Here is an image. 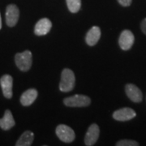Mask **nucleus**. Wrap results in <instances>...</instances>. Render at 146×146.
<instances>
[{
    "instance_id": "nucleus-15",
    "label": "nucleus",
    "mask_w": 146,
    "mask_h": 146,
    "mask_svg": "<svg viewBox=\"0 0 146 146\" xmlns=\"http://www.w3.org/2000/svg\"><path fill=\"white\" fill-rule=\"evenodd\" d=\"M34 139V134L31 131H25L19 140L16 141V146H30Z\"/></svg>"
},
{
    "instance_id": "nucleus-2",
    "label": "nucleus",
    "mask_w": 146,
    "mask_h": 146,
    "mask_svg": "<svg viewBox=\"0 0 146 146\" xmlns=\"http://www.w3.org/2000/svg\"><path fill=\"white\" fill-rule=\"evenodd\" d=\"M17 68L22 72L29 71L32 67L33 63V54L30 50H25L24 52L17 53L15 56Z\"/></svg>"
},
{
    "instance_id": "nucleus-17",
    "label": "nucleus",
    "mask_w": 146,
    "mask_h": 146,
    "mask_svg": "<svg viewBox=\"0 0 146 146\" xmlns=\"http://www.w3.org/2000/svg\"><path fill=\"white\" fill-rule=\"evenodd\" d=\"M117 146H138L139 144L132 140H122L116 143Z\"/></svg>"
},
{
    "instance_id": "nucleus-13",
    "label": "nucleus",
    "mask_w": 146,
    "mask_h": 146,
    "mask_svg": "<svg viewBox=\"0 0 146 146\" xmlns=\"http://www.w3.org/2000/svg\"><path fill=\"white\" fill-rule=\"evenodd\" d=\"M37 98V91L35 89H29L26 90L21 97V103L24 106H31Z\"/></svg>"
},
{
    "instance_id": "nucleus-8",
    "label": "nucleus",
    "mask_w": 146,
    "mask_h": 146,
    "mask_svg": "<svg viewBox=\"0 0 146 146\" xmlns=\"http://www.w3.org/2000/svg\"><path fill=\"white\" fill-rule=\"evenodd\" d=\"M0 84L3 90V94L6 98L10 99L12 98V86H13V78L10 75H3L0 78Z\"/></svg>"
},
{
    "instance_id": "nucleus-20",
    "label": "nucleus",
    "mask_w": 146,
    "mask_h": 146,
    "mask_svg": "<svg viewBox=\"0 0 146 146\" xmlns=\"http://www.w3.org/2000/svg\"><path fill=\"white\" fill-rule=\"evenodd\" d=\"M2 29V19H1V15H0V29Z\"/></svg>"
},
{
    "instance_id": "nucleus-6",
    "label": "nucleus",
    "mask_w": 146,
    "mask_h": 146,
    "mask_svg": "<svg viewBox=\"0 0 146 146\" xmlns=\"http://www.w3.org/2000/svg\"><path fill=\"white\" fill-rule=\"evenodd\" d=\"M135 42V37L133 33L130 30H123L121 33L119 39V44L120 48L123 50H130Z\"/></svg>"
},
{
    "instance_id": "nucleus-7",
    "label": "nucleus",
    "mask_w": 146,
    "mask_h": 146,
    "mask_svg": "<svg viewBox=\"0 0 146 146\" xmlns=\"http://www.w3.org/2000/svg\"><path fill=\"white\" fill-rule=\"evenodd\" d=\"M100 134V129L98 125L96 123L91 124L89 129L87 131L85 137H84V143L87 146H92L95 145L97 142Z\"/></svg>"
},
{
    "instance_id": "nucleus-11",
    "label": "nucleus",
    "mask_w": 146,
    "mask_h": 146,
    "mask_svg": "<svg viewBox=\"0 0 146 146\" xmlns=\"http://www.w3.org/2000/svg\"><path fill=\"white\" fill-rule=\"evenodd\" d=\"M52 23L47 18H42L37 21L34 28V33L37 36H43L50 31Z\"/></svg>"
},
{
    "instance_id": "nucleus-14",
    "label": "nucleus",
    "mask_w": 146,
    "mask_h": 146,
    "mask_svg": "<svg viewBox=\"0 0 146 146\" xmlns=\"http://www.w3.org/2000/svg\"><path fill=\"white\" fill-rule=\"evenodd\" d=\"M16 124L13 115L9 110H7L4 113V115L2 119H0V127L3 130H9L13 127Z\"/></svg>"
},
{
    "instance_id": "nucleus-16",
    "label": "nucleus",
    "mask_w": 146,
    "mask_h": 146,
    "mask_svg": "<svg viewBox=\"0 0 146 146\" xmlns=\"http://www.w3.org/2000/svg\"><path fill=\"white\" fill-rule=\"evenodd\" d=\"M69 11L72 13L78 12L81 7V0H66Z\"/></svg>"
},
{
    "instance_id": "nucleus-18",
    "label": "nucleus",
    "mask_w": 146,
    "mask_h": 146,
    "mask_svg": "<svg viewBox=\"0 0 146 146\" xmlns=\"http://www.w3.org/2000/svg\"><path fill=\"white\" fill-rule=\"evenodd\" d=\"M118 2L123 7H129L131 4L132 0H118Z\"/></svg>"
},
{
    "instance_id": "nucleus-10",
    "label": "nucleus",
    "mask_w": 146,
    "mask_h": 146,
    "mask_svg": "<svg viewBox=\"0 0 146 146\" xmlns=\"http://www.w3.org/2000/svg\"><path fill=\"white\" fill-rule=\"evenodd\" d=\"M125 92L127 96L129 98V99L132 101L133 102L139 103L142 101L143 95H142L141 89L135 84H127L125 86Z\"/></svg>"
},
{
    "instance_id": "nucleus-19",
    "label": "nucleus",
    "mask_w": 146,
    "mask_h": 146,
    "mask_svg": "<svg viewBox=\"0 0 146 146\" xmlns=\"http://www.w3.org/2000/svg\"><path fill=\"white\" fill-rule=\"evenodd\" d=\"M141 30H142V32L146 35V18L145 19H144V20L142 21V22H141Z\"/></svg>"
},
{
    "instance_id": "nucleus-9",
    "label": "nucleus",
    "mask_w": 146,
    "mask_h": 146,
    "mask_svg": "<svg viewBox=\"0 0 146 146\" xmlns=\"http://www.w3.org/2000/svg\"><path fill=\"white\" fill-rule=\"evenodd\" d=\"M136 112L135 110L129 108V107H125L122 109L118 110L114 112L113 114V118L117 121H128V120L132 119L136 117Z\"/></svg>"
},
{
    "instance_id": "nucleus-1",
    "label": "nucleus",
    "mask_w": 146,
    "mask_h": 146,
    "mask_svg": "<svg viewBox=\"0 0 146 146\" xmlns=\"http://www.w3.org/2000/svg\"><path fill=\"white\" fill-rule=\"evenodd\" d=\"M76 78L75 75L71 69H63L61 74V80L59 83V89L62 92H70L75 87Z\"/></svg>"
},
{
    "instance_id": "nucleus-5",
    "label": "nucleus",
    "mask_w": 146,
    "mask_h": 146,
    "mask_svg": "<svg viewBox=\"0 0 146 146\" xmlns=\"http://www.w3.org/2000/svg\"><path fill=\"white\" fill-rule=\"evenodd\" d=\"M20 17V11L15 4H10L6 9V23L7 26L14 27L17 24Z\"/></svg>"
},
{
    "instance_id": "nucleus-3",
    "label": "nucleus",
    "mask_w": 146,
    "mask_h": 146,
    "mask_svg": "<svg viewBox=\"0 0 146 146\" xmlns=\"http://www.w3.org/2000/svg\"><path fill=\"white\" fill-rule=\"evenodd\" d=\"M63 103L69 107H84L89 106L91 103V100L88 96L76 94L65 98L63 100Z\"/></svg>"
},
{
    "instance_id": "nucleus-4",
    "label": "nucleus",
    "mask_w": 146,
    "mask_h": 146,
    "mask_svg": "<svg viewBox=\"0 0 146 146\" xmlns=\"http://www.w3.org/2000/svg\"><path fill=\"white\" fill-rule=\"evenodd\" d=\"M56 135L60 139V141L65 143H71L75 140V132L70 127L65 124H60L56 127Z\"/></svg>"
},
{
    "instance_id": "nucleus-12",
    "label": "nucleus",
    "mask_w": 146,
    "mask_h": 146,
    "mask_svg": "<svg viewBox=\"0 0 146 146\" xmlns=\"http://www.w3.org/2000/svg\"><path fill=\"white\" fill-rule=\"evenodd\" d=\"M100 37H101L100 28L98 26H94L92 27L89 30V32L87 33L86 36H85V42L89 46H93L98 43Z\"/></svg>"
}]
</instances>
